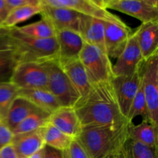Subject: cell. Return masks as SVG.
Here are the masks:
<instances>
[{"label": "cell", "mask_w": 158, "mask_h": 158, "mask_svg": "<svg viewBox=\"0 0 158 158\" xmlns=\"http://www.w3.org/2000/svg\"><path fill=\"white\" fill-rule=\"evenodd\" d=\"M73 109L82 127L127 121L119 106L112 80L92 84L89 93L79 99Z\"/></svg>", "instance_id": "6da1fadb"}, {"label": "cell", "mask_w": 158, "mask_h": 158, "mask_svg": "<svg viewBox=\"0 0 158 158\" xmlns=\"http://www.w3.org/2000/svg\"><path fill=\"white\" fill-rule=\"evenodd\" d=\"M130 123L82 127L77 140L89 158H108L123 148Z\"/></svg>", "instance_id": "7a4b0ae2"}, {"label": "cell", "mask_w": 158, "mask_h": 158, "mask_svg": "<svg viewBox=\"0 0 158 158\" xmlns=\"http://www.w3.org/2000/svg\"><path fill=\"white\" fill-rule=\"evenodd\" d=\"M2 43L13 51L16 64L23 62L44 63L57 59V42L52 39H36L20 32L16 27L1 28Z\"/></svg>", "instance_id": "3957f363"}, {"label": "cell", "mask_w": 158, "mask_h": 158, "mask_svg": "<svg viewBox=\"0 0 158 158\" xmlns=\"http://www.w3.org/2000/svg\"><path fill=\"white\" fill-rule=\"evenodd\" d=\"M92 84L111 80L113 64L106 52L94 45L84 43L79 56Z\"/></svg>", "instance_id": "277c9868"}, {"label": "cell", "mask_w": 158, "mask_h": 158, "mask_svg": "<svg viewBox=\"0 0 158 158\" xmlns=\"http://www.w3.org/2000/svg\"><path fill=\"white\" fill-rule=\"evenodd\" d=\"M47 70V89L56 98L60 106L73 107L80 95L56 60L44 63Z\"/></svg>", "instance_id": "5b68a950"}, {"label": "cell", "mask_w": 158, "mask_h": 158, "mask_svg": "<svg viewBox=\"0 0 158 158\" xmlns=\"http://www.w3.org/2000/svg\"><path fill=\"white\" fill-rule=\"evenodd\" d=\"M140 79L148 106V120L158 126V52L143 60L140 66Z\"/></svg>", "instance_id": "8992f818"}, {"label": "cell", "mask_w": 158, "mask_h": 158, "mask_svg": "<svg viewBox=\"0 0 158 158\" xmlns=\"http://www.w3.org/2000/svg\"><path fill=\"white\" fill-rule=\"evenodd\" d=\"M9 81L19 89L47 88V70L44 63H19L15 65Z\"/></svg>", "instance_id": "52a82bcc"}, {"label": "cell", "mask_w": 158, "mask_h": 158, "mask_svg": "<svg viewBox=\"0 0 158 158\" xmlns=\"http://www.w3.org/2000/svg\"><path fill=\"white\" fill-rule=\"evenodd\" d=\"M116 60L117 61L113 65L114 77L132 75L139 70L143 60L135 30L133 31L126 46Z\"/></svg>", "instance_id": "ba28073f"}, {"label": "cell", "mask_w": 158, "mask_h": 158, "mask_svg": "<svg viewBox=\"0 0 158 158\" xmlns=\"http://www.w3.org/2000/svg\"><path fill=\"white\" fill-rule=\"evenodd\" d=\"M133 31L121 19L105 23V50L110 59H117L127 43Z\"/></svg>", "instance_id": "9c48e42d"}, {"label": "cell", "mask_w": 158, "mask_h": 158, "mask_svg": "<svg viewBox=\"0 0 158 158\" xmlns=\"http://www.w3.org/2000/svg\"><path fill=\"white\" fill-rule=\"evenodd\" d=\"M42 18L46 19L51 23L56 30L69 29L80 32L83 14L76 11L63 8L52 7L41 4Z\"/></svg>", "instance_id": "30bf717a"}, {"label": "cell", "mask_w": 158, "mask_h": 158, "mask_svg": "<svg viewBox=\"0 0 158 158\" xmlns=\"http://www.w3.org/2000/svg\"><path fill=\"white\" fill-rule=\"evenodd\" d=\"M140 67L132 75L115 77L112 79L119 106L126 119L133 100L140 87Z\"/></svg>", "instance_id": "8fae6325"}, {"label": "cell", "mask_w": 158, "mask_h": 158, "mask_svg": "<svg viewBox=\"0 0 158 158\" xmlns=\"http://www.w3.org/2000/svg\"><path fill=\"white\" fill-rule=\"evenodd\" d=\"M40 3L52 7L76 11L83 15L96 17L104 21H118L121 19L103 9L92 0H40Z\"/></svg>", "instance_id": "7c38bea8"}, {"label": "cell", "mask_w": 158, "mask_h": 158, "mask_svg": "<svg viewBox=\"0 0 158 158\" xmlns=\"http://www.w3.org/2000/svg\"><path fill=\"white\" fill-rule=\"evenodd\" d=\"M57 42V59L60 65L79 58L84 46V40L80 32L69 29L56 30Z\"/></svg>", "instance_id": "4fadbf2b"}, {"label": "cell", "mask_w": 158, "mask_h": 158, "mask_svg": "<svg viewBox=\"0 0 158 158\" xmlns=\"http://www.w3.org/2000/svg\"><path fill=\"white\" fill-rule=\"evenodd\" d=\"M108 9L131 15L142 23L158 20V8L147 4L143 0H117L111 3Z\"/></svg>", "instance_id": "5bb4252c"}, {"label": "cell", "mask_w": 158, "mask_h": 158, "mask_svg": "<svg viewBox=\"0 0 158 158\" xmlns=\"http://www.w3.org/2000/svg\"><path fill=\"white\" fill-rule=\"evenodd\" d=\"M49 123L73 139L77 138L82 128L73 107H60L50 114Z\"/></svg>", "instance_id": "9a60e30c"}, {"label": "cell", "mask_w": 158, "mask_h": 158, "mask_svg": "<svg viewBox=\"0 0 158 158\" xmlns=\"http://www.w3.org/2000/svg\"><path fill=\"white\" fill-rule=\"evenodd\" d=\"M135 32L143 60L158 52V20L141 23Z\"/></svg>", "instance_id": "2e32d148"}, {"label": "cell", "mask_w": 158, "mask_h": 158, "mask_svg": "<svg viewBox=\"0 0 158 158\" xmlns=\"http://www.w3.org/2000/svg\"><path fill=\"white\" fill-rule=\"evenodd\" d=\"M60 66L70 80L80 98L85 97L92 87V83L80 59L70 60Z\"/></svg>", "instance_id": "e0dca14e"}, {"label": "cell", "mask_w": 158, "mask_h": 158, "mask_svg": "<svg viewBox=\"0 0 158 158\" xmlns=\"http://www.w3.org/2000/svg\"><path fill=\"white\" fill-rule=\"evenodd\" d=\"M42 128L28 134L13 136L12 144L18 158H27L43 149L45 143Z\"/></svg>", "instance_id": "ac0fdd59"}, {"label": "cell", "mask_w": 158, "mask_h": 158, "mask_svg": "<svg viewBox=\"0 0 158 158\" xmlns=\"http://www.w3.org/2000/svg\"><path fill=\"white\" fill-rule=\"evenodd\" d=\"M106 22L96 17L84 15L80 32L85 43L98 46L105 52L104 31Z\"/></svg>", "instance_id": "d6986e66"}, {"label": "cell", "mask_w": 158, "mask_h": 158, "mask_svg": "<svg viewBox=\"0 0 158 158\" xmlns=\"http://www.w3.org/2000/svg\"><path fill=\"white\" fill-rule=\"evenodd\" d=\"M18 96L27 99L37 108L49 114L61 107L58 100L47 88L19 89Z\"/></svg>", "instance_id": "ffe728a7"}, {"label": "cell", "mask_w": 158, "mask_h": 158, "mask_svg": "<svg viewBox=\"0 0 158 158\" xmlns=\"http://www.w3.org/2000/svg\"><path fill=\"white\" fill-rule=\"evenodd\" d=\"M157 125L148 120H143L139 124L130 123L128 137L151 148H157Z\"/></svg>", "instance_id": "44dd1931"}, {"label": "cell", "mask_w": 158, "mask_h": 158, "mask_svg": "<svg viewBox=\"0 0 158 158\" xmlns=\"http://www.w3.org/2000/svg\"><path fill=\"white\" fill-rule=\"evenodd\" d=\"M39 110L27 99L17 95L9 107L5 122L12 131L25 118Z\"/></svg>", "instance_id": "7402d4cb"}, {"label": "cell", "mask_w": 158, "mask_h": 158, "mask_svg": "<svg viewBox=\"0 0 158 158\" xmlns=\"http://www.w3.org/2000/svg\"><path fill=\"white\" fill-rule=\"evenodd\" d=\"M42 134L45 145L62 151L67 149L73 140L49 122L42 128Z\"/></svg>", "instance_id": "603a6c76"}, {"label": "cell", "mask_w": 158, "mask_h": 158, "mask_svg": "<svg viewBox=\"0 0 158 158\" xmlns=\"http://www.w3.org/2000/svg\"><path fill=\"white\" fill-rule=\"evenodd\" d=\"M42 11L41 3L39 5L25 6L17 7L9 10L7 16L2 24V28H9L17 26V24L29 19L37 14H40Z\"/></svg>", "instance_id": "cb8c5ba5"}, {"label": "cell", "mask_w": 158, "mask_h": 158, "mask_svg": "<svg viewBox=\"0 0 158 158\" xmlns=\"http://www.w3.org/2000/svg\"><path fill=\"white\" fill-rule=\"evenodd\" d=\"M49 116L50 114L41 110L35 111L19 123L12 130V134L13 135H19L37 131L49 122Z\"/></svg>", "instance_id": "d4e9b609"}, {"label": "cell", "mask_w": 158, "mask_h": 158, "mask_svg": "<svg viewBox=\"0 0 158 158\" xmlns=\"http://www.w3.org/2000/svg\"><path fill=\"white\" fill-rule=\"evenodd\" d=\"M15 27L20 32L33 38L46 40L56 37V29L48 20L43 18L35 23Z\"/></svg>", "instance_id": "484cf974"}, {"label": "cell", "mask_w": 158, "mask_h": 158, "mask_svg": "<svg viewBox=\"0 0 158 158\" xmlns=\"http://www.w3.org/2000/svg\"><path fill=\"white\" fill-rule=\"evenodd\" d=\"M125 158H157V148H151L127 137L123 146Z\"/></svg>", "instance_id": "4316f807"}, {"label": "cell", "mask_w": 158, "mask_h": 158, "mask_svg": "<svg viewBox=\"0 0 158 158\" xmlns=\"http://www.w3.org/2000/svg\"><path fill=\"white\" fill-rule=\"evenodd\" d=\"M15 65L16 61L12 49L0 43V83L10 80Z\"/></svg>", "instance_id": "83f0119b"}, {"label": "cell", "mask_w": 158, "mask_h": 158, "mask_svg": "<svg viewBox=\"0 0 158 158\" xmlns=\"http://www.w3.org/2000/svg\"><path fill=\"white\" fill-rule=\"evenodd\" d=\"M18 91L19 88L10 81L0 83V120L5 121L12 101L18 95Z\"/></svg>", "instance_id": "f1b7e54d"}, {"label": "cell", "mask_w": 158, "mask_h": 158, "mask_svg": "<svg viewBox=\"0 0 158 158\" xmlns=\"http://www.w3.org/2000/svg\"><path fill=\"white\" fill-rule=\"evenodd\" d=\"M138 116H141L143 120H148V106H147L146 99H145L144 94H143V89L141 87V83H140L138 91L131 103L127 117V120L130 123H133L134 119Z\"/></svg>", "instance_id": "f546056e"}, {"label": "cell", "mask_w": 158, "mask_h": 158, "mask_svg": "<svg viewBox=\"0 0 158 158\" xmlns=\"http://www.w3.org/2000/svg\"><path fill=\"white\" fill-rule=\"evenodd\" d=\"M63 153L64 158H89L77 139H73L69 148Z\"/></svg>", "instance_id": "4dcf8cb0"}, {"label": "cell", "mask_w": 158, "mask_h": 158, "mask_svg": "<svg viewBox=\"0 0 158 158\" xmlns=\"http://www.w3.org/2000/svg\"><path fill=\"white\" fill-rule=\"evenodd\" d=\"M13 134L4 120H0V149L12 143Z\"/></svg>", "instance_id": "1f68e13d"}, {"label": "cell", "mask_w": 158, "mask_h": 158, "mask_svg": "<svg viewBox=\"0 0 158 158\" xmlns=\"http://www.w3.org/2000/svg\"><path fill=\"white\" fill-rule=\"evenodd\" d=\"M9 10L25 6L40 4V0H5Z\"/></svg>", "instance_id": "d6a6232c"}, {"label": "cell", "mask_w": 158, "mask_h": 158, "mask_svg": "<svg viewBox=\"0 0 158 158\" xmlns=\"http://www.w3.org/2000/svg\"><path fill=\"white\" fill-rule=\"evenodd\" d=\"M43 158H64L62 151L45 145L43 148Z\"/></svg>", "instance_id": "836d02e7"}, {"label": "cell", "mask_w": 158, "mask_h": 158, "mask_svg": "<svg viewBox=\"0 0 158 158\" xmlns=\"http://www.w3.org/2000/svg\"><path fill=\"white\" fill-rule=\"evenodd\" d=\"M0 158H18L12 143L0 149Z\"/></svg>", "instance_id": "e575fe53"}, {"label": "cell", "mask_w": 158, "mask_h": 158, "mask_svg": "<svg viewBox=\"0 0 158 158\" xmlns=\"http://www.w3.org/2000/svg\"><path fill=\"white\" fill-rule=\"evenodd\" d=\"M9 12V9L6 5L5 0H0V21L2 23L5 19L7 16L8 13Z\"/></svg>", "instance_id": "d590c367"}, {"label": "cell", "mask_w": 158, "mask_h": 158, "mask_svg": "<svg viewBox=\"0 0 158 158\" xmlns=\"http://www.w3.org/2000/svg\"><path fill=\"white\" fill-rule=\"evenodd\" d=\"M108 158H125L124 154H123V148H122L120 151H119L118 152L115 153V154H112V155L110 156Z\"/></svg>", "instance_id": "8d00e7d4"}, {"label": "cell", "mask_w": 158, "mask_h": 158, "mask_svg": "<svg viewBox=\"0 0 158 158\" xmlns=\"http://www.w3.org/2000/svg\"><path fill=\"white\" fill-rule=\"evenodd\" d=\"M101 1L102 7L105 9H107V7L114 2L117 1V0H100Z\"/></svg>", "instance_id": "74e56055"}, {"label": "cell", "mask_w": 158, "mask_h": 158, "mask_svg": "<svg viewBox=\"0 0 158 158\" xmlns=\"http://www.w3.org/2000/svg\"><path fill=\"white\" fill-rule=\"evenodd\" d=\"M143 1L153 7L158 8V0H143Z\"/></svg>", "instance_id": "f35d334b"}, {"label": "cell", "mask_w": 158, "mask_h": 158, "mask_svg": "<svg viewBox=\"0 0 158 158\" xmlns=\"http://www.w3.org/2000/svg\"><path fill=\"white\" fill-rule=\"evenodd\" d=\"M27 158H43V149Z\"/></svg>", "instance_id": "ab89813d"}, {"label": "cell", "mask_w": 158, "mask_h": 158, "mask_svg": "<svg viewBox=\"0 0 158 158\" xmlns=\"http://www.w3.org/2000/svg\"><path fill=\"white\" fill-rule=\"evenodd\" d=\"M2 22L0 21V29H1V28H2Z\"/></svg>", "instance_id": "60d3db41"}]
</instances>
